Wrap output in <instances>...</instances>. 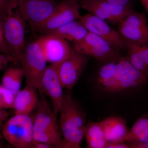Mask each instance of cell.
<instances>
[{"instance_id": "6da1fadb", "label": "cell", "mask_w": 148, "mask_h": 148, "mask_svg": "<svg viewBox=\"0 0 148 148\" xmlns=\"http://www.w3.org/2000/svg\"><path fill=\"white\" fill-rule=\"evenodd\" d=\"M148 79L147 76L132 66L128 56H121L102 66L97 82L102 90L115 92L142 87Z\"/></svg>"}, {"instance_id": "7a4b0ae2", "label": "cell", "mask_w": 148, "mask_h": 148, "mask_svg": "<svg viewBox=\"0 0 148 148\" xmlns=\"http://www.w3.org/2000/svg\"><path fill=\"white\" fill-rule=\"evenodd\" d=\"M59 112L60 130L66 147H80L86 125L84 112L71 95L65 93Z\"/></svg>"}, {"instance_id": "3957f363", "label": "cell", "mask_w": 148, "mask_h": 148, "mask_svg": "<svg viewBox=\"0 0 148 148\" xmlns=\"http://www.w3.org/2000/svg\"><path fill=\"white\" fill-rule=\"evenodd\" d=\"M26 21L17 8L6 15L4 19V38L10 54L15 63L20 64L26 47Z\"/></svg>"}, {"instance_id": "277c9868", "label": "cell", "mask_w": 148, "mask_h": 148, "mask_svg": "<svg viewBox=\"0 0 148 148\" xmlns=\"http://www.w3.org/2000/svg\"><path fill=\"white\" fill-rule=\"evenodd\" d=\"M34 119L30 114H15L3 126V137L18 148H32Z\"/></svg>"}, {"instance_id": "5b68a950", "label": "cell", "mask_w": 148, "mask_h": 148, "mask_svg": "<svg viewBox=\"0 0 148 148\" xmlns=\"http://www.w3.org/2000/svg\"><path fill=\"white\" fill-rule=\"evenodd\" d=\"M47 62L38 40L26 45L20 64L27 84L41 90L42 78Z\"/></svg>"}, {"instance_id": "8992f818", "label": "cell", "mask_w": 148, "mask_h": 148, "mask_svg": "<svg viewBox=\"0 0 148 148\" xmlns=\"http://www.w3.org/2000/svg\"><path fill=\"white\" fill-rule=\"evenodd\" d=\"M61 1L18 0L17 8L32 30L37 32L53 14Z\"/></svg>"}, {"instance_id": "52a82bcc", "label": "cell", "mask_w": 148, "mask_h": 148, "mask_svg": "<svg viewBox=\"0 0 148 148\" xmlns=\"http://www.w3.org/2000/svg\"><path fill=\"white\" fill-rule=\"evenodd\" d=\"M73 48L80 53L105 64L121 57L119 51L101 37L89 32L82 40L74 43Z\"/></svg>"}, {"instance_id": "ba28073f", "label": "cell", "mask_w": 148, "mask_h": 148, "mask_svg": "<svg viewBox=\"0 0 148 148\" xmlns=\"http://www.w3.org/2000/svg\"><path fill=\"white\" fill-rule=\"evenodd\" d=\"M80 8L105 21L118 23L133 11L130 5H121L100 0H77Z\"/></svg>"}, {"instance_id": "9c48e42d", "label": "cell", "mask_w": 148, "mask_h": 148, "mask_svg": "<svg viewBox=\"0 0 148 148\" xmlns=\"http://www.w3.org/2000/svg\"><path fill=\"white\" fill-rule=\"evenodd\" d=\"M78 20L88 32L101 37L114 49L119 51L125 50L124 38L106 21L90 13L80 16Z\"/></svg>"}, {"instance_id": "30bf717a", "label": "cell", "mask_w": 148, "mask_h": 148, "mask_svg": "<svg viewBox=\"0 0 148 148\" xmlns=\"http://www.w3.org/2000/svg\"><path fill=\"white\" fill-rule=\"evenodd\" d=\"M119 33L125 39L141 45L148 42V25L144 13L133 10L118 23Z\"/></svg>"}, {"instance_id": "8fae6325", "label": "cell", "mask_w": 148, "mask_h": 148, "mask_svg": "<svg viewBox=\"0 0 148 148\" xmlns=\"http://www.w3.org/2000/svg\"><path fill=\"white\" fill-rule=\"evenodd\" d=\"M87 56L73 48L69 57L58 64V74L63 88L71 90L76 84L87 64Z\"/></svg>"}, {"instance_id": "7c38bea8", "label": "cell", "mask_w": 148, "mask_h": 148, "mask_svg": "<svg viewBox=\"0 0 148 148\" xmlns=\"http://www.w3.org/2000/svg\"><path fill=\"white\" fill-rule=\"evenodd\" d=\"M80 8L77 0H62L39 32L43 35L47 34L67 23L78 20L80 16Z\"/></svg>"}, {"instance_id": "4fadbf2b", "label": "cell", "mask_w": 148, "mask_h": 148, "mask_svg": "<svg viewBox=\"0 0 148 148\" xmlns=\"http://www.w3.org/2000/svg\"><path fill=\"white\" fill-rule=\"evenodd\" d=\"M37 40L47 61L51 64L61 63L73 49L67 41L54 35H43Z\"/></svg>"}, {"instance_id": "5bb4252c", "label": "cell", "mask_w": 148, "mask_h": 148, "mask_svg": "<svg viewBox=\"0 0 148 148\" xmlns=\"http://www.w3.org/2000/svg\"><path fill=\"white\" fill-rule=\"evenodd\" d=\"M58 64L47 66L41 80L42 89L50 97L53 105V113L57 116L59 112L64 97V92L58 75Z\"/></svg>"}, {"instance_id": "9a60e30c", "label": "cell", "mask_w": 148, "mask_h": 148, "mask_svg": "<svg viewBox=\"0 0 148 148\" xmlns=\"http://www.w3.org/2000/svg\"><path fill=\"white\" fill-rule=\"evenodd\" d=\"M41 98L36 108V112L33 125V142H36L41 135L52 130L59 129L56 116L48 105L44 95L40 92Z\"/></svg>"}, {"instance_id": "2e32d148", "label": "cell", "mask_w": 148, "mask_h": 148, "mask_svg": "<svg viewBox=\"0 0 148 148\" xmlns=\"http://www.w3.org/2000/svg\"><path fill=\"white\" fill-rule=\"evenodd\" d=\"M37 89L27 84L15 95L13 108L15 114H30L36 109L39 101Z\"/></svg>"}, {"instance_id": "e0dca14e", "label": "cell", "mask_w": 148, "mask_h": 148, "mask_svg": "<svg viewBox=\"0 0 148 148\" xmlns=\"http://www.w3.org/2000/svg\"><path fill=\"white\" fill-rule=\"evenodd\" d=\"M100 123L108 143L124 142L128 130L123 118L120 116H110Z\"/></svg>"}, {"instance_id": "ac0fdd59", "label": "cell", "mask_w": 148, "mask_h": 148, "mask_svg": "<svg viewBox=\"0 0 148 148\" xmlns=\"http://www.w3.org/2000/svg\"><path fill=\"white\" fill-rule=\"evenodd\" d=\"M88 32L79 21L75 20L59 27L47 34L54 35L74 43L83 39Z\"/></svg>"}, {"instance_id": "d6986e66", "label": "cell", "mask_w": 148, "mask_h": 148, "mask_svg": "<svg viewBox=\"0 0 148 148\" xmlns=\"http://www.w3.org/2000/svg\"><path fill=\"white\" fill-rule=\"evenodd\" d=\"M84 136L87 148H105L108 143L100 122H90L86 124Z\"/></svg>"}, {"instance_id": "ffe728a7", "label": "cell", "mask_w": 148, "mask_h": 148, "mask_svg": "<svg viewBox=\"0 0 148 148\" xmlns=\"http://www.w3.org/2000/svg\"><path fill=\"white\" fill-rule=\"evenodd\" d=\"M24 73L22 68L10 67L5 70L2 78V85L10 90L14 95L20 90Z\"/></svg>"}, {"instance_id": "44dd1931", "label": "cell", "mask_w": 148, "mask_h": 148, "mask_svg": "<svg viewBox=\"0 0 148 148\" xmlns=\"http://www.w3.org/2000/svg\"><path fill=\"white\" fill-rule=\"evenodd\" d=\"M124 39L125 49L132 66L148 77V69L145 64L140 45L134 42Z\"/></svg>"}, {"instance_id": "7402d4cb", "label": "cell", "mask_w": 148, "mask_h": 148, "mask_svg": "<svg viewBox=\"0 0 148 148\" xmlns=\"http://www.w3.org/2000/svg\"><path fill=\"white\" fill-rule=\"evenodd\" d=\"M148 126V115L142 116L137 121L131 129L128 130L124 140V142L131 143L134 141L143 132Z\"/></svg>"}, {"instance_id": "603a6c76", "label": "cell", "mask_w": 148, "mask_h": 148, "mask_svg": "<svg viewBox=\"0 0 148 148\" xmlns=\"http://www.w3.org/2000/svg\"><path fill=\"white\" fill-rule=\"evenodd\" d=\"M15 95L2 85H0V108H13Z\"/></svg>"}, {"instance_id": "cb8c5ba5", "label": "cell", "mask_w": 148, "mask_h": 148, "mask_svg": "<svg viewBox=\"0 0 148 148\" xmlns=\"http://www.w3.org/2000/svg\"><path fill=\"white\" fill-rule=\"evenodd\" d=\"M18 0H0V14L4 16L17 8Z\"/></svg>"}, {"instance_id": "d4e9b609", "label": "cell", "mask_w": 148, "mask_h": 148, "mask_svg": "<svg viewBox=\"0 0 148 148\" xmlns=\"http://www.w3.org/2000/svg\"><path fill=\"white\" fill-rule=\"evenodd\" d=\"M5 16L0 14V52L10 55L3 34V24Z\"/></svg>"}, {"instance_id": "484cf974", "label": "cell", "mask_w": 148, "mask_h": 148, "mask_svg": "<svg viewBox=\"0 0 148 148\" xmlns=\"http://www.w3.org/2000/svg\"><path fill=\"white\" fill-rule=\"evenodd\" d=\"M12 62H14V60L11 56L0 52V73L5 70L10 63Z\"/></svg>"}, {"instance_id": "4316f807", "label": "cell", "mask_w": 148, "mask_h": 148, "mask_svg": "<svg viewBox=\"0 0 148 148\" xmlns=\"http://www.w3.org/2000/svg\"><path fill=\"white\" fill-rule=\"evenodd\" d=\"M147 142H148V126L143 134H141L134 142L131 143H135V144H144Z\"/></svg>"}, {"instance_id": "83f0119b", "label": "cell", "mask_w": 148, "mask_h": 148, "mask_svg": "<svg viewBox=\"0 0 148 148\" xmlns=\"http://www.w3.org/2000/svg\"><path fill=\"white\" fill-rule=\"evenodd\" d=\"M128 143L126 142H116L108 143L105 148H129Z\"/></svg>"}, {"instance_id": "f1b7e54d", "label": "cell", "mask_w": 148, "mask_h": 148, "mask_svg": "<svg viewBox=\"0 0 148 148\" xmlns=\"http://www.w3.org/2000/svg\"><path fill=\"white\" fill-rule=\"evenodd\" d=\"M140 46L145 64L148 69V42Z\"/></svg>"}, {"instance_id": "f546056e", "label": "cell", "mask_w": 148, "mask_h": 148, "mask_svg": "<svg viewBox=\"0 0 148 148\" xmlns=\"http://www.w3.org/2000/svg\"><path fill=\"white\" fill-rule=\"evenodd\" d=\"M103 1L121 5H130L131 0H100Z\"/></svg>"}, {"instance_id": "4dcf8cb0", "label": "cell", "mask_w": 148, "mask_h": 148, "mask_svg": "<svg viewBox=\"0 0 148 148\" xmlns=\"http://www.w3.org/2000/svg\"><path fill=\"white\" fill-rule=\"evenodd\" d=\"M33 148H52L53 147L49 144L47 143H41V142H37L33 143L32 145Z\"/></svg>"}, {"instance_id": "1f68e13d", "label": "cell", "mask_w": 148, "mask_h": 148, "mask_svg": "<svg viewBox=\"0 0 148 148\" xmlns=\"http://www.w3.org/2000/svg\"><path fill=\"white\" fill-rule=\"evenodd\" d=\"M9 116V114L5 109L0 108V122L5 121Z\"/></svg>"}, {"instance_id": "d6a6232c", "label": "cell", "mask_w": 148, "mask_h": 148, "mask_svg": "<svg viewBox=\"0 0 148 148\" xmlns=\"http://www.w3.org/2000/svg\"><path fill=\"white\" fill-rule=\"evenodd\" d=\"M130 148H148V142L144 144H135L128 143Z\"/></svg>"}, {"instance_id": "836d02e7", "label": "cell", "mask_w": 148, "mask_h": 148, "mask_svg": "<svg viewBox=\"0 0 148 148\" xmlns=\"http://www.w3.org/2000/svg\"><path fill=\"white\" fill-rule=\"evenodd\" d=\"M140 1L148 14V0H140Z\"/></svg>"}, {"instance_id": "e575fe53", "label": "cell", "mask_w": 148, "mask_h": 148, "mask_svg": "<svg viewBox=\"0 0 148 148\" xmlns=\"http://www.w3.org/2000/svg\"><path fill=\"white\" fill-rule=\"evenodd\" d=\"M2 122H0V148L1 147H2L1 141L3 137L2 133Z\"/></svg>"}]
</instances>
